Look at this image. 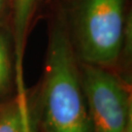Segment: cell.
I'll use <instances>...</instances> for the list:
<instances>
[{"instance_id": "6da1fadb", "label": "cell", "mask_w": 132, "mask_h": 132, "mask_svg": "<svg viewBox=\"0 0 132 132\" xmlns=\"http://www.w3.org/2000/svg\"><path fill=\"white\" fill-rule=\"evenodd\" d=\"M41 103L47 132H92L73 44L60 23L49 39Z\"/></svg>"}, {"instance_id": "7a4b0ae2", "label": "cell", "mask_w": 132, "mask_h": 132, "mask_svg": "<svg viewBox=\"0 0 132 132\" xmlns=\"http://www.w3.org/2000/svg\"><path fill=\"white\" fill-rule=\"evenodd\" d=\"M126 0H77L73 13L75 45L82 64L111 68L125 41Z\"/></svg>"}, {"instance_id": "3957f363", "label": "cell", "mask_w": 132, "mask_h": 132, "mask_svg": "<svg viewBox=\"0 0 132 132\" xmlns=\"http://www.w3.org/2000/svg\"><path fill=\"white\" fill-rule=\"evenodd\" d=\"M81 81L92 132H132L131 96L107 68L82 64Z\"/></svg>"}, {"instance_id": "277c9868", "label": "cell", "mask_w": 132, "mask_h": 132, "mask_svg": "<svg viewBox=\"0 0 132 132\" xmlns=\"http://www.w3.org/2000/svg\"><path fill=\"white\" fill-rule=\"evenodd\" d=\"M38 0H10L13 14L15 68L19 88H22V62L28 28Z\"/></svg>"}, {"instance_id": "5b68a950", "label": "cell", "mask_w": 132, "mask_h": 132, "mask_svg": "<svg viewBox=\"0 0 132 132\" xmlns=\"http://www.w3.org/2000/svg\"><path fill=\"white\" fill-rule=\"evenodd\" d=\"M0 132H32L27 99H18L0 108Z\"/></svg>"}, {"instance_id": "8992f818", "label": "cell", "mask_w": 132, "mask_h": 132, "mask_svg": "<svg viewBox=\"0 0 132 132\" xmlns=\"http://www.w3.org/2000/svg\"><path fill=\"white\" fill-rule=\"evenodd\" d=\"M13 79V67L9 40L0 28V99H3L11 91Z\"/></svg>"}, {"instance_id": "52a82bcc", "label": "cell", "mask_w": 132, "mask_h": 132, "mask_svg": "<svg viewBox=\"0 0 132 132\" xmlns=\"http://www.w3.org/2000/svg\"><path fill=\"white\" fill-rule=\"evenodd\" d=\"M8 5H10V0H0V16L4 13Z\"/></svg>"}]
</instances>
